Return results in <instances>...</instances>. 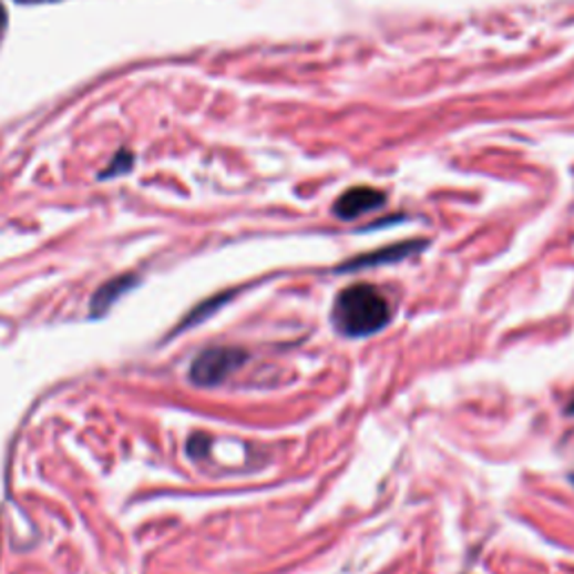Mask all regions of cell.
Masks as SVG:
<instances>
[{
    "label": "cell",
    "instance_id": "cell-6",
    "mask_svg": "<svg viewBox=\"0 0 574 574\" xmlns=\"http://www.w3.org/2000/svg\"><path fill=\"white\" fill-rule=\"evenodd\" d=\"M135 166V155L131 148H120L115 153V157L109 162V166L100 173V180H113V177H120V175H126L131 173Z\"/></svg>",
    "mask_w": 574,
    "mask_h": 574
},
{
    "label": "cell",
    "instance_id": "cell-9",
    "mask_svg": "<svg viewBox=\"0 0 574 574\" xmlns=\"http://www.w3.org/2000/svg\"><path fill=\"white\" fill-rule=\"evenodd\" d=\"M19 6H52V3H61V0H17Z\"/></svg>",
    "mask_w": 574,
    "mask_h": 574
},
{
    "label": "cell",
    "instance_id": "cell-3",
    "mask_svg": "<svg viewBox=\"0 0 574 574\" xmlns=\"http://www.w3.org/2000/svg\"><path fill=\"white\" fill-rule=\"evenodd\" d=\"M387 203V196L375 186H352L339 196L332 212L339 221H355L368 212L379 209Z\"/></svg>",
    "mask_w": 574,
    "mask_h": 574
},
{
    "label": "cell",
    "instance_id": "cell-10",
    "mask_svg": "<svg viewBox=\"0 0 574 574\" xmlns=\"http://www.w3.org/2000/svg\"><path fill=\"white\" fill-rule=\"evenodd\" d=\"M567 411H570V413H572V416H574V402H572V404H570V409H567Z\"/></svg>",
    "mask_w": 574,
    "mask_h": 574
},
{
    "label": "cell",
    "instance_id": "cell-7",
    "mask_svg": "<svg viewBox=\"0 0 574 574\" xmlns=\"http://www.w3.org/2000/svg\"><path fill=\"white\" fill-rule=\"evenodd\" d=\"M207 449H209V440L205 435H194V438H191V442H188V453L191 455L203 458L207 453Z\"/></svg>",
    "mask_w": 574,
    "mask_h": 574
},
{
    "label": "cell",
    "instance_id": "cell-1",
    "mask_svg": "<svg viewBox=\"0 0 574 574\" xmlns=\"http://www.w3.org/2000/svg\"><path fill=\"white\" fill-rule=\"evenodd\" d=\"M332 326L344 337L361 339L387 328L391 321V306L377 287L357 283L337 295L332 306Z\"/></svg>",
    "mask_w": 574,
    "mask_h": 574
},
{
    "label": "cell",
    "instance_id": "cell-4",
    "mask_svg": "<svg viewBox=\"0 0 574 574\" xmlns=\"http://www.w3.org/2000/svg\"><path fill=\"white\" fill-rule=\"evenodd\" d=\"M427 247V240H407V243H398V245H389L381 247L377 252L357 256L352 260H348L346 265L339 267V271H350V269H363V267H377V265H391V263H400L404 258L416 256L418 252H422Z\"/></svg>",
    "mask_w": 574,
    "mask_h": 574
},
{
    "label": "cell",
    "instance_id": "cell-2",
    "mask_svg": "<svg viewBox=\"0 0 574 574\" xmlns=\"http://www.w3.org/2000/svg\"><path fill=\"white\" fill-rule=\"evenodd\" d=\"M245 361L247 352L240 348H207L191 361L188 377L198 387H218Z\"/></svg>",
    "mask_w": 574,
    "mask_h": 574
},
{
    "label": "cell",
    "instance_id": "cell-8",
    "mask_svg": "<svg viewBox=\"0 0 574 574\" xmlns=\"http://www.w3.org/2000/svg\"><path fill=\"white\" fill-rule=\"evenodd\" d=\"M6 30H8V10L3 3H0V41H3Z\"/></svg>",
    "mask_w": 574,
    "mask_h": 574
},
{
    "label": "cell",
    "instance_id": "cell-5",
    "mask_svg": "<svg viewBox=\"0 0 574 574\" xmlns=\"http://www.w3.org/2000/svg\"><path fill=\"white\" fill-rule=\"evenodd\" d=\"M137 285V276L135 274H122L117 278H111L109 283H104L98 293L92 297L90 310L94 317H102L109 308H113L117 304L120 297H124L126 293H131L133 287Z\"/></svg>",
    "mask_w": 574,
    "mask_h": 574
},
{
    "label": "cell",
    "instance_id": "cell-11",
    "mask_svg": "<svg viewBox=\"0 0 574 574\" xmlns=\"http://www.w3.org/2000/svg\"><path fill=\"white\" fill-rule=\"evenodd\" d=\"M570 481H572V485H574V473H572V475H570Z\"/></svg>",
    "mask_w": 574,
    "mask_h": 574
}]
</instances>
